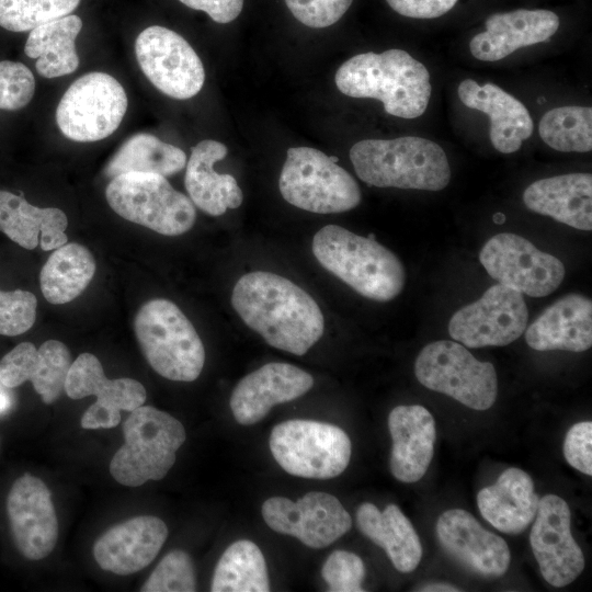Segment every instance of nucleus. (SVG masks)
I'll return each mask as SVG.
<instances>
[{"label":"nucleus","instance_id":"f257e3e1","mask_svg":"<svg viewBox=\"0 0 592 592\" xmlns=\"http://www.w3.org/2000/svg\"><path fill=\"white\" fill-rule=\"evenodd\" d=\"M231 304L243 322L275 349L304 355L323 334L318 304L281 275L265 271L244 274L234 286Z\"/></svg>","mask_w":592,"mask_h":592},{"label":"nucleus","instance_id":"f03ea898","mask_svg":"<svg viewBox=\"0 0 592 592\" xmlns=\"http://www.w3.org/2000/svg\"><path fill=\"white\" fill-rule=\"evenodd\" d=\"M334 81L341 93L378 100L386 113L407 119L425 112L432 90L426 67L398 48L351 57L338 68Z\"/></svg>","mask_w":592,"mask_h":592},{"label":"nucleus","instance_id":"7ed1b4c3","mask_svg":"<svg viewBox=\"0 0 592 592\" xmlns=\"http://www.w3.org/2000/svg\"><path fill=\"white\" fill-rule=\"evenodd\" d=\"M373 238L327 225L314 236L312 253L326 270L362 296L388 301L405 286V267L394 252Z\"/></svg>","mask_w":592,"mask_h":592},{"label":"nucleus","instance_id":"20e7f679","mask_svg":"<svg viewBox=\"0 0 592 592\" xmlns=\"http://www.w3.org/2000/svg\"><path fill=\"white\" fill-rule=\"evenodd\" d=\"M350 159L357 177L377 187L441 191L451 180L445 151L418 136L361 140Z\"/></svg>","mask_w":592,"mask_h":592},{"label":"nucleus","instance_id":"39448f33","mask_svg":"<svg viewBox=\"0 0 592 592\" xmlns=\"http://www.w3.org/2000/svg\"><path fill=\"white\" fill-rule=\"evenodd\" d=\"M124 444L110 462V474L121 485L139 487L160 480L175 463L186 439L183 424L151 406L133 410L123 423Z\"/></svg>","mask_w":592,"mask_h":592},{"label":"nucleus","instance_id":"423d86ee","mask_svg":"<svg viewBox=\"0 0 592 592\" xmlns=\"http://www.w3.org/2000/svg\"><path fill=\"white\" fill-rule=\"evenodd\" d=\"M140 349L152 369L175 382L195 380L205 363V349L194 326L171 300L145 303L134 322Z\"/></svg>","mask_w":592,"mask_h":592},{"label":"nucleus","instance_id":"0eeeda50","mask_svg":"<svg viewBox=\"0 0 592 592\" xmlns=\"http://www.w3.org/2000/svg\"><path fill=\"white\" fill-rule=\"evenodd\" d=\"M337 161V157H329L315 148H289L278 179L283 198L300 209L317 214L355 208L361 202L360 186Z\"/></svg>","mask_w":592,"mask_h":592},{"label":"nucleus","instance_id":"6e6552de","mask_svg":"<svg viewBox=\"0 0 592 592\" xmlns=\"http://www.w3.org/2000/svg\"><path fill=\"white\" fill-rule=\"evenodd\" d=\"M105 197L110 207L124 219L164 236L189 231L196 219L191 198L157 173L116 175L107 184Z\"/></svg>","mask_w":592,"mask_h":592},{"label":"nucleus","instance_id":"1a4fd4ad","mask_svg":"<svg viewBox=\"0 0 592 592\" xmlns=\"http://www.w3.org/2000/svg\"><path fill=\"white\" fill-rule=\"evenodd\" d=\"M270 451L288 474L310 479H331L342 474L351 458V441L339 426L312 420L276 424Z\"/></svg>","mask_w":592,"mask_h":592},{"label":"nucleus","instance_id":"9d476101","mask_svg":"<svg viewBox=\"0 0 592 592\" xmlns=\"http://www.w3.org/2000/svg\"><path fill=\"white\" fill-rule=\"evenodd\" d=\"M414 374L424 387L475 410L489 409L498 395L493 365L478 361L455 341L440 340L425 345L415 360Z\"/></svg>","mask_w":592,"mask_h":592},{"label":"nucleus","instance_id":"9b49d317","mask_svg":"<svg viewBox=\"0 0 592 592\" xmlns=\"http://www.w3.org/2000/svg\"><path fill=\"white\" fill-rule=\"evenodd\" d=\"M128 101L123 86L105 72H89L61 96L56 122L65 137L89 143L104 139L119 126Z\"/></svg>","mask_w":592,"mask_h":592},{"label":"nucleus","instance_id":"f8f14e48","mask_svg":"<svg viewBox=\"0 0 592 592\" xmlns=\"http://www.w3.org/2000/svg\"><path fill=\"white\" fill-rule=\"evenodd\" d=\"M480 263L499 284L531 297H545L565 277L562 262L514 234L491 237L479 254Z\"/></svg>","mask_w":592,"mask_h":592},{"label":"nucleus","instance_id":"ddd939ff","mask_svg":"<svg viewBox=\"0 0 592 592\" xmlns=\"http://www.w3.org/2000/svg\"><path fill=\"white\" fill-rule=\"evenodd\" d=\"M527 320L523 294L497 284L453 315L448 333L467 348L503 346L524 333Z\"/></svg>","mask_w":592,"mask_h":592},{"label":"nucleus","instance_id":"4468645a","mask_svg":"<svg viewBox=\"0 0 592 592\" xmlns=\"http://www.w3.org/2000/svg\"><path fill=\"white\" fill-rule=\"evenodd\" d=\"M135 54L147 79L168 96L185 100L203 88V64L177 32L159 25L145 29L135 41Z\"/></svg>","mask_w":592,"mask_h":592},{"label":"nucleus","instance_id":"2eb2a0df","mask_svg":"<svg viewBox=\"0 0 592 592\" xmlns=\"http://www.w3.org/2000/svg\"><path fill=\"white\" fill-rule=\"evenodd\" d=\"M267 526L298 538L304 545L320 549L329 546L352 526V519L334 496L311 491L298 501L273 497L262 504Z\"/></svg>","mask_w":592,"mask_h":592},{"label":"nucleus","instance_id":"dca6fc26","mask_svg":"<svg viewBox=\"0 0 592 592\" xmlns=\"http://www.w3.org/2000/svg\"><path fill=\"white\" fill-rule=\"evenodd\" d=\"M65 391L75 400L96 397L81 418V426L87 430L115 428L121 421V410L132 412L146 401L141 383L128 377L109 379L100 361L91 353H81L71 363Z\"/></svg>","mask_w":592,"mask_h":592},{"label":"nucleus","instance_id":"f3484780","mask_svg":"<svg viewBox=\"0 0 592 592\" xmlns=\"http://www.w3.org/2000/svg\"><path fill=\"white\" fill-rule=\"evenodd\" d=\"M570 525V508L563 499L555 494L539 499L530 543L543 578L556 588L568 585L584 569Z\"/></svg>","mask_w":592,"mask_h":592},{"label":"nucleus","instance_id":"a211bd4d","mask_svg":"<svg viewBox=\"0 0 592 592\" xmlns=\"http://www.w3.org/2000/svg\"><path fill=\"white\" fill-rule=\"evenodd\" d=\"M7 512L14 544L30 560H41L55 548L58 521L50 491L37 477L18 478L7 498Z\"/></svg>","mask_w":592,"mask_h":592},{"label":"nucleus","instance_id":"6ab92c4d","mask_svg":"<svg viewBox=\"0 0 592 592\" xmlns=\"http://www.w3.org/2000/svg\"><path fill=\"white\" fill-rule=\"evenodd\" d=\"M437 539L456 561L483 577H500L510 566L505 540L483 528L467 511L451 509L436 523Z\"/></svg>","mask_w":592,"mask_h":592},{"label":"nucleus","instance_id":"aec40b11","mask_svg":"<svg viewBox=\"0 0 592 592\" xmlns=\"http://www.w3.org/2000/svg\"><path fill=\"white\" fill-rule=\"evenodd\" d=\"M312 385V376L295 365L267 363L246 375L236 385L230 397L232 415L240 424H254L272 407L305 395Z\"/></svg>","mask_w":592,"mask_h":592},{"label":"nucleus","instance_id":"412c9836","mask_svg":"<svg viewBox=\"0 0 592 592\" xmlns=\"http://www.w3.org/2000/svg\"><path fill=\"white\" fill-rule=\"evenodd\" d=\"M167 537L168 527L162 520L136 516L103 533L94 543L93 556L103 570L128 576L151 563Z\"/></svg>","mask_w":592,"mask_h":592},{"label":"nucleus","instance_id":"4be33fe9","mask_svg":"<svg viewBox=\"0 0 592 592\" xmlns=\"http://www.w3.org/2000/svg\"><path fill=\"white\" fill-rule=\"evenodd\" d=\"M71 363L68 348L58 340H47L38 349L31 342H22L1 358L0 383L14 388L30 380L49 405L65 389Z\"/></svg>","mask_w":592,"mask_h":592},{"label":"nucleus","instance_id":"5701e85b","mask_svg":"<svg viewBox=\"0 0 592 592\" xmlns=\"http://www.w3.org/2000/svg\"><path fill=\"white\" fill-rule=\"evenodd\" d=\"M559 22L556 13L542 9L494 13L487 18L486 31L471 38L469 50L478 60L497 61L519 48L548 41Z\"/></svg>","mask_w":592,"mask_h":592},{"label":"nucleus","instance_id":"b1692460","mask_svg":"<svg viewBox=\"0 0 592 592\" xmlns=\"http://www.w3.org/2000/svg\"><path fill=\"white\" fill-rule=\"evenodd\" d=\"M392 440L390 471L402 482H415L426 473L436 439L435 421L420 405L397 406L388 417Z\"/></svg>","mask_w":592,"mask_h":592},{"label":"nucleus","instance_id":"393cba45","mask_svg":"<svg viewBox=\"0 0 592 592\" xmlns=\"http://www.w3.org/2000/svg\"><path fill=\"white\" fill-rule=\"evenodd\" d=\"M457 94L465 106L489 116V137L498 151H517L522 141L531 137L534 123L528 110L500 87L493 83L481 87L471 79H465L459 83Z\"/></svg>","mask_w":592,"mask_h":592},{"label":"nucleus","instance_id":"a878e982","mask_svg":"<svg viewBox=\"0 0 592 592\" xmlns=\"http://www.w3.org/2000/svg\"><path fill=\"white\" fill-rule=\"evenodd\" d=\"M525 341L536 351L583 352L592 345V303L569 294L547 307L526 329Z\"/></svg>","mask_w":592,"mask_h":592},{"label":"nucleus","instance_id":"bb28decb","mask_svg":"<svg viewBox=\"0 0 592 592\" xmlns=\"http://www.w3.org/2000/svg\"><path fill=\"white\" fill-rule=\"evenodd\" d=\"M525 206L576 229H592V175L567 173L540 179L523 193Z\"/></svg>","mask_w":592,"mask_h":592},{"label":"nucleus","instance_id":"cd10ccee","mask_svg":"<svg viewBox=\"0 0 592 592\" xmlns=\"http://www.w3.org/2000/svg\"><path fill=\"white\" fill-rule=\"evenodd\" d=\"M538 502L532 478L516 467L502 471L493 485L482 488L477 494L481 516L506 534L523 532L534 520Z\"/></svg>","mask_w":592,"mask_h":592},{"label":"nucleus","instance_id":"c85d7f7f","mask_svg":"<svg viewBox=\"0 0 592 592\" xmlns=\"http://www.w3.org/2000/svg\"><path fill=\"white\" fill-rule=\"evenodd\" d=\"M227 147L216 140H202L192 148L186 163L185 189L191 201L204 213L223 215L227 208L241 205L243 195L237 180L219 174L214 164L227 156Z\"/></svg>","mask_w":592,"mask_h":592},{"label":"nucleus","instance_id":"c756f323","mask_svg":"<svg viewBox=\"0 0 592 592\" xmlns=\"http://www.w3.org/2000/svg\"><path fill=\"white\" fill-rule=\"evenodd\" d=\"M66 214L56 207L41 208L22 195L0 190V231L24 249L38 243L44 251L55 250L68 241Z\"/></svg>","mask_w":592,"mask_h":592},{"label":"nucleus","instance_id":"7c9ffc66","mask_svg":"<svg viewBox=\"0 0 592 592\" xmlns=\"http://www.w3.org/2000/svg\"><path fill=\"white\" fill-rule=\"evenodd\" d=\"M356 523L363 535L386 551L398 571L411 572L418 567L421 542L399 506L388 504L379 511L373 503H362L356 511Z\"/></svg>","mask_w":592,"mask_h":592},{"label":"nucleus","instance_id":"2f4dec72","mask_svg":"<svg viewBox=\"0 0 592 592\" xmlns=\"http://www.w3.org/2000/svg\"><path fill=\"white\" fill-rule=\"evenodd\" d=\"M81 29L82 20L69 14L30 31L24 53L36 59L38 75L50 79L69 75L78 68L76 38Z\"/></svg>","mask_w":592,"mask_h":592},{"label":"nucleus","instance_id":"473e14b6","mask_svg":"<svg viewBox=\"0 0 592 592\" xmlns=\"http://www.w3.org/2000/svg\"><path fill=\"white\" fill-rule=\"evenodd\" d=\"M94 273L91 252L79 243H65L55 249L41 270L42 293L50 304L69 303L87 288Z\"/></svg>","mask_w":592,"mask_h":592},{"label":"nucleus","instance_id":"72a5a7b5","mask_svg":"<svg viewBox=\"0 0 592 592\" xmlns=\"http://www.w3.org/2000/svg\"><path fill=\"white\" fill-rule=\"evenodd\" d=\"M186 164L185 152L158 137L139 133L128 138L104 169L107 178L127 172H148L169 177Z\"/></svg>","mask_w":592,"mask_h":592},{"label":"nucleus","instance_id":"f704fd0d","mask_svg":"<svg viewBox=\"0 0 592 592\" xmlns=\"http://www.w3.org/2000/svg\"><path fill=\"white\" fill-rule=\"evenodd\" d=\"M210 591H270L266 562L260 548L247 539L232 543L215 567Z\"/></svg>","mask_w":592,"mask_h":592},{"label":"nucleus","instance_id":"c9c22d12","mask_svg":"<svg viewBox=\"0 0 592 592\" xmlns=\"http://www.w3.org/2000/svg\"><path fill=\"white\" fill-rule=\"evenodd\" d=\"M540 138L562 152H588L592 149V109L561 106L549 110L538 125Z\"/></svg>","mask_w":592,"mask_h":592},{"label":"nucleus","instance_id":"e433bc0d","mask_svg":"<svg viewBox=\"0 0 592 592\" xmlns=\"http://www.w3.org/2000/svg\"><path fill=\"white\" fill-rule=\"evenodd\" d=\"M80 0H0V26L26 32L69 15Z\"/></svg>","mask_w":592,"mask_h":592},{"label":"nucleus","instance_id":"4c0bfd02","mask_svg":"<svg viewBox=\"0 0 592 592\" xmlns=\"http://www.w3.org/2000/svg\"><path fill=\"white\" fill-rule=\"evenodd\" d=\"M196 590L195 570L191 557L183 550L168 553L157 565L143 592H193Z\"/></svg>","mask_w":592,"mask_h":592},{"label":"nucleus","instance_id":"58836bf2","mask_svg":"<svg viewBox=\"0 0 592 592\" xmlns=\"http://www.w3.org/2000/svg\"><path fill=\"white\" fill-rule=\"evenodd\" d=\"M36 296L27 291H0V334L14 337L30 330L36 319Z\"/></svg>","mask_w":592,"mask_h":592},{"label":"nucleus","instance_id":"ea45409f","mask_svg":"<svg viewBox=\"0 0 592 592\" xmlns=\"http://www.w3.org/2000/svg\"><path fill=\"white\" fill-rule=\"evenodd\" d=\"M321 576L331 592H362L365 567L354 553L334 550L326 559Z\"/></svg>","mask_w":592,"mask_h":592},{"label":"nucleus","instance_id":"a19ab883","mask_svg":"<svg viewBox=\"0 0 592 592\" xmlns=\"http://www.w3.org/2000/svg\"><path fill=\"white\" fill-rule=\"evenodd\" d=\"M35 91L32 71L23 64L0 61V110L15 111L30 103Z\"/></svg>","mask_w":592,"mask_h":592},{"label":"nucleus","instance_id":"79ce46f5","mask_svg":"<svg viewBox=\"0 0 592 592\" xmlns=\"http://www.w3.org/2000/svg\"><path fill=\"white\" fill-rule=\"evenodd\" d=\"M292 14L303 24L322 29L337 23L353 0H284Z\"/></svg>","mask_w":592,"mask_h":592},{"label":"nucleus","instance_id":"37998d69","mask_svg":"<svg viewBox=\"0 0 592 592\" xmlns=\"http://www.w3.org/2000/svg\"><path fill=\"white\" fill-rule=\"evenodd\" d=\"M563 455L568 464L577 470L592 475V422L573 424L563 442Z\"/></svg>","mask_w":592,"mask_h":592},{"label":"nucleus","instance_id":"c03bdc74","mask_svg":"<svg viewBox=\"0 0 592 592\" xmlns=\"http://www.w3.org/2000/svg\"><path fill=\"white\" fill-rule=\"evenodd\" d=\"M397 13L413 19H435L454 8L458 0H386Z\"/></svg>","mask_w":592,"mask_h":592},{"label":"nucleus","instance_id":"a18cd8bd","mask_svg":"<svg viewBox=\"0 0 592 592\" xmlns=\"http://www.w3.org/2000/svg\"><path fill=\"white\" fill-rule=\"evenodd\" d=\"M186 7L203 11L217 23H229L241 12L243 0H179Z\"/></svg>","mask_w":592,"mask_h":592},{"label":"nucleus","instance_id":"49530a36","mask_svg":"<svg viewBox=\"0 0 592 592\" xmlns=\"http://www.w3.org/2000/svg\"><path fill=\"white\" fill-rule=\"evenodd\" d=\"M418 591H422V592H455V591H460V590L458 588H456L455 585H452V584H448V583L436 582V583H429V584L422 585L420 589H418Z\"/></svg>","mask_w":592,"mask_h":592},{"label":"nucleus","instance_id":"de8ad7c7","mask_svg":"<svg viewBox=\"0 0 592 592\" xmlns=\"http://www.w3.org/2000/svg\"><path fill=\"white\" fill-rule=\"evenodd\" d=\"M10 407V397L0 389V413L5 412Z\"/></svg>","mask_w":592,"mask_h":592},{"label":"nucleus","instance_id":"09e8293b","mask_svg":"<svg viewBox=\"0 0 592 592\" xmlns=\"http://www.w3.org/2000/svg\"><path fill=\"white\" fill-rule=\"evenodd\" d=\"M504 219H505V218H504V215H503V214H500V213H498V214H496V215L493 216V220H494L496 223H498V224L503 223Z\"/></svg>","mask_w":592,"mask_h":592}]
</instances>
